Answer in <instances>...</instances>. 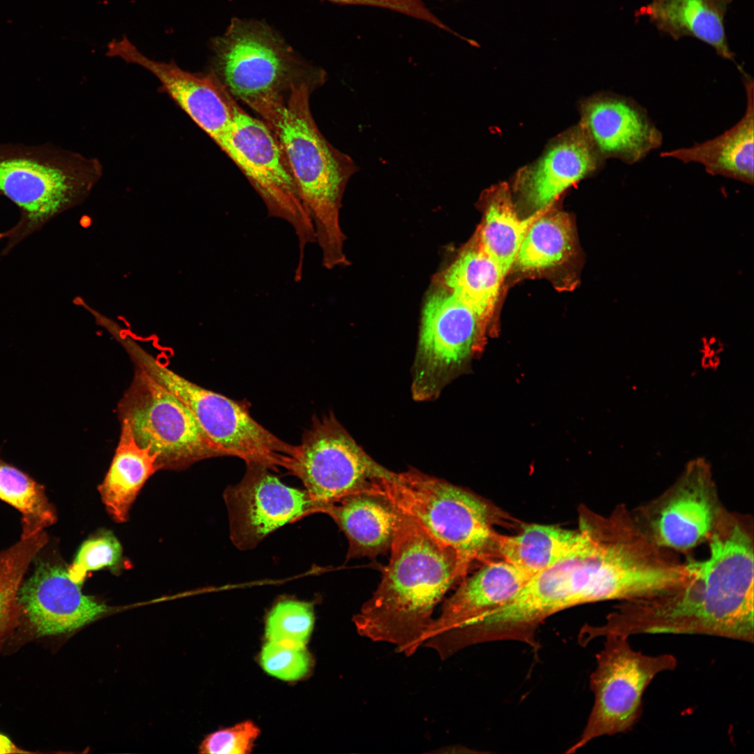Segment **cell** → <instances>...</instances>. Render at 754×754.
Masks as SVG:
<instances>
[{"label": "cell", "mask_w": 754, "mask_h": 754, "mask_svg": "<svg viewBox=\"0 0 754 754\" xmlns=\"http://www.w3.org/2000/svg\"><path fill=\"white\" fill-rule=\"evenodd\" d=\"M32 575L20 585L22 613L40 636L74 631L94 621L109 607L82 593L67 569L49 560H38Z\"/></svg>", "instance_id": "e0dca14e"}, {"label": "cell", "mask_w": 754, "mask_h": 754, "mask_svg": "<svg viewBox=\"0 0 754 754\" xmlns=\"http://www.w3.org/2000/svg\"><path fill=\"white\" fill-rule=\"evenodd\" d=\"M748 515L725 512L704 560L690 559V578L657 596L621 601L593 637L608 634L705 635L753 642L754 537Z\"/></svg>", "instance_id": "7a4b0ae2"}, {"label": "cell", "mask_w": 754, "mask_h": 754, "mask_svg": "<svg viewBox=\"0 0 754 754\" xmlns=\"http://www.w3.org/2000/svg\"><path fill=\"white\" fill-rule=\"evenodd\" d=\"M107 50V56L138 65L153 74L162 91L220 145L239 105L212 73H192L183 70L174 61L149 59L126 36L110 41Z\"/></svg>", "instance_id": "2e32d148"}, {"label": "cell", "mask_w": 754, "mask_h": 754, "mask_svg": "<svg viewBox=\"0 0 754 754\" xmlns=\"http://www.w3.org/2000/svg\"><path fill=\"white\" fill-rule=\"evenodd\" d=\"M131 360L191 411L224 456L274 470L291 453L293 445L256 422L241 403L186 379L142 348L133 353Z\"/></svg>", "instance_id": "52a82bcc"}, {"label": "cell", "mask_w": 754, "mask_h": 754, "mask_svg": "<svg viewBox=\"0 0 754 754\" xmlns=\"http://www.w3.org/2000/svg\"><path fill=\"white\" fill-rule=\"evenodd\" d=\"M117 413L137 443L156 454L161 469H182L224 456L191 411L140 367H135Z\"/></svg>", "instance_id": "ba28073f"}, {"label": "cell", "mask_w": 754, "mask_h": 754, "mask_svg": "<svg viewBox=\"0 0 754 754\" xmlns=\"http://www.w3.org/2000/svg\"><path fill=\"white\" fill-rule=\"evenodd\" d=\"M390 549L377 589L353 621L360 635L409 656L422 646L436 606L464 577L455 550L401 512Z\"/></svg>", "instance_id": "3957f363"}, {"label": "cell", "mask_w": 754, "mask_h": 754, "mask_svg": "<svg viewBox=\"0 0 754 754\" xmlns=\"http://www.w3.org/2000/svg\"><path fill=\"white\" fill-rule=\"evenodd\" d=\"M531 577L505 560L487 561L464 577L427 630L424 646L436 651L451 635L512 600Z\"/></svg>", "instance_id": "d6986e66"}, {"label": "cell", "mask_w": 754, "mask_h": 754, "mask_svg": "<svg viewBox=\"0 0 754 754\" xmlns=\"http://www.w3.org/2000/svg\"><path fill=\"white\" fill-rule=\"evenodd\" d=\"M219 147L246 177L269 216L281 219L293 228L299 248L295 280H301L306 247L316 242V237L292 170L273 132L264 121L239 106Z\"/></svg>", "instance_id": "9c48e42d"}, {"label": "cell", "mask_w": 754, "mask_h": 754, "mask_svg": "<svg viewBox=\"0 0 754 754\" xmlns=\"http://www.w3.org/2000/svg\"><path fill=\"white\" fill-rule=\"evenodd\" d=\"M487 322L446 288L432 292L422 314L413 365L415 399L438 397L480 352Z\"/></svg>", "instance_id": "7c38bea8"}, {"label": "cell", "mask_w": 754, "mask_h": 754, "mask_svg": "<svg viewBox=\"0 0 754 754\" xmlns=\"http://www.w3.org/2000/svg\"><path fill=\"white\" fill-rule=\"evenodd\" d=\"M579 529L554 525L524 524L517 535H496V552L531 578L563 557L577 542Z\"/></svg>", "instance_id": "d4e9b609"}, {"label": "cell", "mask_w": 754, "mask_h": 754, "mask_svg": "<svg viewBox=\"0 0 754 754\" xmlns=\"http://www.w3.org/2000/svg\"><path fill=\"white\" fill-rule=\"evenodd\" d=\"M313 90L306 84L295 85L286 98L263 103L253 110L263 117L283 150L311 220L323 265L331 269L346 263L339 211L348 182L357 167L327 141L316 125L309 102Z\"/></svg>", "instance_id": "277c9868"}, {"label": "cell", "mask_w": 754, "mask_h": 754, "mask_svg": "<svg viewBox=\"0 0 754 754\" xmlns=\"http://www.w3.org/2000/svg\"><path fill=\"white\" fill-rule=\"evenodd\" d=\"M246 466L242 480L223 493L230 537L238 549H253L279 528L319 512L306 489L283 484L265 465Z\"/></svg>", "instance_id": "5bb4252c"}, {"label": "cell", "mask_w": 754, "mask_h": 754, "mask_svg": "<svg viewBox=\"0 0 754 754\" xmlns=\"http://www.w3.org/2000/svg\"><path fill=\"white\" fill-rule=\"evenodd\" d=\"M505 275L477 244L465 249L443 276L445 288L487 323Z\"/></svg>", "instance_id": "484cf974"}, {"label": "cell", "mask_w": 754, "mask_h": 754, "mask_svg": "<svg viewBox=\"0 0 754 754\" xmlns=\"http://www.w3.org/2000/svg\"><path fill=\"white\" fill-rule=\"evenodd\" d=\"M540 212L521 219L505 185L498 186L489 195L484 220L475 240L498 264L505 276L515 261L529 226Z\"/></svg>", "instance_id": "4316f807"}, {"label": "cell", "mask_w": 754, "mask_h": 754, "mask_svg": "<svg viewBox=\"0 0 754 754\" xmlns=\"http://www.w3.org/2000/svg\"><path fill=\"white\" fill-rule=\"evenodd\" d=\"M578 529L577 542L563 557L478 621L482 641L515 640L537 649L535 631L556 612L585 603L654 596L686 578L683 563L645 535L626 505L608 515L582 506Z\"/></svg>", "instance_id": "6da1fadb"}, {"label": "cell", "mask_w": 754, "mask_h": 754, "mask_svg": "<svg viewBox=\"0 0 754 754\" xmlns=\"http://www.w3.org/2000/svg\"><path fill=\"white\" fill-rule=\"evenodd\" d=\"M601 157L582 127L559 140L535 163L521 170L517 189L535 212L546 209L569 186L595 170Z\"/></svg>", "instance_id": "ffe728a7"}, {"label": "cell", "mask_w": 754, "mask_h": 754, "mask_svg": "<svg viewBox=\"0 0 754 754\" xmlns=\"http://www.w3.org/2000/svg\"><path fill=\"white\" fill-rule=\"evenodd\" d=\"M48 542L45 531L0 552V651L22 615L18 591L31 562Z\"/></svg>", "instance_id": "f546056e"}, {"label": "cell", "mask_w": 754, "mask_h": 754, "mask_svg": "<svg viewBox=\"0 0 754 754\" xmlns=\"http://www.w3.org/2000/svg\"><path fill=\"white\" fill-rule=\"evenodd\" d=\"M27 753H29L30 752L23 751L20 748H18L8 737L0 733V754Z\"/></svg>", "instance_id": "e575fe53"}, {"label": "cell", "mask_w": 754, "mask_h": 754, "mask_svg": "<svg viewBox=\"0 0 754 754\" xmlns=\"http://www.w3.org/2000/svg\"><path fill=\"white\" fill-rule=\"evenodd\" d=\"M313 622L311 603L284 598L277 601L269 612L265 635L269 641L304 646L310 637Z\"/></svg>", "instance_id": "4dcf8cb0"}, {"label": "cell", "mask_w": 754, "mask_h": 754, "mask_svg": "<svg viewBox=\"0 0 754 754\" xmlns=\"http://www.w3.org/2000/svg\"><path fill=\"white\" fill-rule=\"evenodd\" d=\"M161 469L157 456L139 445L129 428L121 424V434L112 461L98 487L101 499L112 519H128L129 510L146 481Z\"/></svg>", "instance_id": "cb8c5ba5"}, {"label": "cell", "mask_w": 754, "mask_h": 754, "mask_svg": "<svg viewBox=\"0 0 754 754\" xmlns=\"http://www.w3.org/2000/svg\"><path fill=\"white\" fill-rule=\"evenodd\" d=\"M583 128L602 157L633 165L663 144V134L644 107L632 98L605 95L587 101Z\"/></svg>", "instance_id": "ac0fdd59"}, {"label": "cell", "mask_w": 754, "mask_h": 754, "mask_svg": "<svg viewBox=\"0 0 754 754\" xmlns=\"http://www.w3.org/2000/svg\"><path fill=\"white\" fill-rule=\"evenodd\" d=\"M604 637L591 675L593 706L579 739L566 753H575L596 738L630 730L642 716L643 695L650 683L677 665L672 654L648 656L635 651L627 637Z\"/></svg>", "instance_id": "30bf717a"}, {"label": "cell", "mask_w": 754, "mask_h": 754, "mask_svg": "<svg viewBox=\"0 0 754 754\" xmlns=\"http://www.w3.org/2000/svg\"><path fill=\"white\" fill-rule=\"evenodd\" d=\"M366 492L384 496L452 547L464 577L473 563L487 562L496 551L491 508L468 490L411 469L374 481Z\"/></svg>", "instance_id": "8992f818"}, {"label": "cell", "mask_w": 754, "mask_h": 754, "mask_svg": "<svg viewBox=\"0 0 754 754\" xmlns=\"http://www.w3.org/2000/svg\"><path fill=\"white\" fill-rule=\"evenodd\" d=\"M122 548L109 531L101 532L85 540L67 568L70 578L81 585L88 573L104 568H113L121 559Z\"/></svg>", "instance_id": "1f68e13d"}, {"label": "cell", "mask_w": 754, "mask_h": 754, "mask_svg": "<svg viewBox=\"0 0 754 754\" xmlns=\"http://www.w3.org/2000/svg\"><path fill=\"white\" fill-rule=\"evenodd\" d=\"M746 92L745 112L738 122L722 134L688 147L666 151L661 157L683 163H697L711 175L753 184L754 89L753 78L742 68Z\"/></svg>", "instance_id": "44dd1931"}, {"label": "cell", "mask_w": 754, "mask_h": 754, "mask_svg": "<svg viewBox=\"0 0 754 754\" xmlns=\"http://www.w3.org/2000/svg\"><path fill=\"white\" fill-rule=\"evenodd\" d=\"M96 158L77 156L66 165L25 158L0 161V192L17 205L30 226H39L101 179Z\"/></svg>", "instance_id": "9a60e30c"}, {"label": "cell", "mask_w": 754, "mask_h": 754, "mask_svg": "<svg viewBox=\"0 0 754 754\" xmlns=\"http://www.w3.org/2000/svg\"><path fill=\"white\" fill-rule=\"evenodd\" d=\"M725 510L709 465L697 459L665 491L632 514L656 545L687 553L707 542Z\"/></svg>", "instance_id": "4fadbf2b"}, {"label": "cell", "mask_w": 754, "mask_h": 754, "mask_svg": "<svg viewBox=\"0 0 754 754\" xmlns=\"http://www.w3.org/2000/svg\"><path fill=\"white\" fill-rule=\"evenodd\" d=\"M329 515L346 536L347 559L376 556L391 547L401 512L384 496L369 492L347 496L327 507Z\"/></svg>", "instance_id": "7402d4cb"}, {"label": "cell", "mask_w": 754, "mask_h": 754, "mask_svg": "<svg viewBox=\"0 0 754 754\" xmlns=\"http://www.w3.org/2000/svg\"><path fill=\"white\" fill-rule=\"evenodd\" d=\"M732 0H652L635 16H648L656 28L674 40L693 36L717 54L734 61L725 31L724 19Z\"/></svg>", "instance_id": "603a6c76"}, {"label": "cell", "mask_w": 754, "mask_h": 754, "mask_svg": "<svg viewBox=\"0 0 754 754\" xmlns=\"http://www.w3.org/2000/svg\"><path fill=\"white\" fill-rule=\"evenodd\" d=\"M209 72L229 94L254 110L285 98L293 87L324 84L326 73L303 60L266 23L233 18L211 40Z\"/></svg>", "instance_id": "5b68a950"}, {"label": "cell", "mask_w": 754, "mask_h": 754, "mask_svg": "<svg viewBox=\"0 0 754 754\" xmlns=\"http://www.w3.org/2000/svg\"><path fill=\"white\" fill-rule=\"evenodd\" d=\"M574 248L575 232L570 216L547 208L529 226L514 264L522 271L547 269L566 262Z\"/></svg>", "instance_id": "83f0119b"}, {"label": "cell", "mask_w": 754, "mask_h": 754, "mask_svg": "<svg viewBox=\"0 0 754 754\" xmlns=\"http://www.w3.org/2000/svg\"><path fill=\"white\" fill-rule=\"evenodd\" d=\"M259 732L252 722L245 721L209 734L200 745L199 751L211 754L249 753Z\"/></svg>", "instance_id": "836d02e7"}, {"label": "cell", "mask_w": 754, "mask_h": 754, "mask_svg": "<svg viewBox=\"0 0 754 754\" xmlns=\"http://www.w3.org/2000/svg\"><path fill=\"white\" fill-rule=\"evenodd\" d=\"M281 466L302 481L319 512L392 472L370 457L332 413L312 420Z\"/></svg>", "instance_id": "8fae6325"}, {"label": "cell", "mask_w": 754, "mask_h": 754, "mask_svg": "<svg viewBox=\"0 0 754 754\" xmlns=\"http://www.w3.org/2000/svg\"><path fill=\"white\" fill-rule=\"evenodd\" d=\"M0 499L21 515L20 538L33 537L57 521L43 485L0 456Z\"/></svg>", "instance_id": "f1b7e54d"}, {"label": "cell", "mask_w": 754, "mask_h": 754, "mask_svg": "<svg viewBox=\"0 0 754 754\" xmlns=\"http://www.w3.org/2000/svg\"><path fill=\"white\" fill-rule=\"evenodd\" d=\"M260 663L269 674L293 681L307 674L311 658L304 646L286 645L268 640L260 654Z\"/></svg>", "instance_id": "d6a6232c"}]
</instances>
